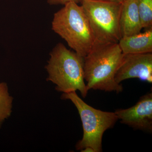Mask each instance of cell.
Returning a JSON list of instances; mask_svg holds the SVG:
<instances>
[{
  "label": "cell",
  "mask_w": 152,
  "mask_h": 152,
  "mask_svg": "<svg viewBox=\"0 0 152 152\" xmlns=\"http://www.w3.org/2000/svg\"><path fill=\"white\" fill-rule=\"evenodd\" d=\"M124 54L118 43H94L89 53L84 58V79L88 91H122L123 88L115 80Z\"/></svg>",
  "instance_id": "obj_1"
},
{
  "label": "cell",
  "mask_w": 152,
  "mask_h": 152,
  "mask_svg": "<svg viewBox=\"0 0 152 152\" xmlns=\"http://www.w3.org/2000/svg\"><path fill=\"white\" fill-rule=\"evenodd\" d=\"M45 68L48 75L47 80L56 85L57 91L63 93L78 91L83 97H86L83 57L59 43L50 53Z\"/></svg>",
  "instance_id": "obj_2"
},
{
  "label": "cell",
  "mask_w": 152,
  "mask_h": 152,
  "mask_svg": "<svg viewBox=\"0 0 152 152\" xmlns=\"http://www.w3.org/2000/svg\"><path fill=\"white\" fill-rule=\"evenodd\" d=\"M52 28L74 51L83 58L94 44V38L83 9L75 2L67 3L54 14Z\"/></svg>",
  "instance_id": "obj_3"
},
{
  "label": "cell",
  "mask_w": 152,
  "mask_h": 152,
  "mask_svg": "<svg viewBox=\"0 0 152 152\" xmlns=\"http://www.w3.org/2000/svg\"><path fill=\"white\" fill-rule=\"evenodd\" d=\"M63 99L70 100L77 109L83 124V138L76 145L77 150L91 148L95 152L102 151V140L104 132L113 127L118 117L115 113L104 112L89 105L76 91L63 93Z\"/></svg>",
  "instance_id": "obj_4"
},
{
  "label": "cell",
  "mask_w": 152,
  "mask_h": 152,
  "mask_svg": "<svg viewBox=\"0 0 152 152\" xmlns=\"http://www.w3.org/2000/svg\"><path fill=\"white\" fill-rule=\"evenodd\" d=\"M96 43H118L121 38L120 17L122 3L107 1L82 0Z\"/></svg>",
  "instance_id": "obj_5"
},
{
  "label": "cell",
  "mask_w": 152,
  "mask_h": 152,
  "mask_svg": "<svg viewBox=\"0 0 152 152\" xmlns=\"http://www.w3.org/2000/svg\"><path fill=\"white\" fill-rule=\"evenodd\" d=\"M138 78L152 83V54H124L115 76L118 83L129 79Z\"/></svg>",
  "instance_id": "obj_6"
},
{
  "label": "cell",
  "mask_w": 152,
  "mask_h": 152,
  "mask_svg": "<svg viewBox=\"0 0 152 152\" xmlns=\"http://www.w3.org/2000/svg\"><path fill=\"white\" fill-rule=\"evenodd\" d=\"M121 122L137 129L151 132L152 130V93L141 98L135 105L115 112Z\"/></svg>",
  "instance_id": "obj_7"
},
{
  "label": "cell",
  "mask_w": 152,
  "mask_h": 152,
  "mask_svg": "<svg viewBox=\"0 0 152 152\" xmlns=\"http://www.w3.org/2000/svg\"><path fill=\"white\" fill-rule=\"evenodd\" d=\"M119 24L121 38L140 33L143 28L137 0H126L122 3Z\"/></svg>",
  "instance_id": "obj_8"
},
{
  "label": "cell",
  "mask_w": 152,
  "mask_h": 152,
  "mask_svg": "<svg viewBox=\"0 0 152 152\" xmlns=\"http://www.w3.org/2000/svg\"><path fill=\"white\" fill-rule=\"evenodd\" d=\"M124 54L152 53V28L145 32L123 37L118 42Z\"/></svg>",
  "instance_id": "obj_9"
},
{
  "label": "cell",
  "mask_w": 152,
  "mask_h": 152,
  "mask_svg": "<svg viewBox=\"0 0 152 152\" xmlns=\"http://www.w3.org/2000/svg\"><path fill=\"white\" fill-rule=\"evenodd\" d=\"M13 98L10 95L5 83H0V126L10 117L12 112Z\"/></svg>",
  "instance_id": "obj_10"
},
{
  "label": "cell",
  "mask_w": 152,
  "mask_h": 152,
  "mask_svg": "<svg viewBox=\"0 0 152 152\" xmlns=\"http://www.w3.org/2000/svg\"><path fill=\"white\" fill-rule=\"evenodd\" d=\"M142 28H152V0H137Z\"/></svg>",
  "instance_id": "obj_11"
},
{
  "label": "cell",
  "mask_w": 152,
  "mask_h": 152,
  "mask_svg": "<svg viewBox=\"0 0 152 152\" xmlns=\"http://www.w3.org/2000/svg\"><path fill=\"white\" fill-rule=\"evenodd\" d=\"M74 1L77 3L81 2V0H48V2L50 5H65L69 2Z\"/></svg>",
  "instance_id": "obj_12"
},
{
  "label": "cell",
  "mask_w": 152,
  "mask_h": 152,
  "mask_svg": "<svg viewBox=\"0 0 152 152\" xmlns=\"http://www.w3.org/2000/svg\"><path fill=\"white\" fill-rule=\"evenodd\" d=\"M112 1L116 2L122 3L126 0H110Z\"/></svg>",
  "instance_id": "obj_13"
},
{
  "label": "cell",
  "mask_w": 152,
  "mask_h": 152,
  "mask_svg": "<svg viewBox=\"0 0 152 152\" xmlns=\"http://www.w3.org/2000/svg\"><path fill=\"white\" fill-rule=\"evenodd\" d=\"M82 0H81V1ZM94 1H107V0H94Z\"/></svg>",
  "instance_id": "obj_14"
}]
</instances>
